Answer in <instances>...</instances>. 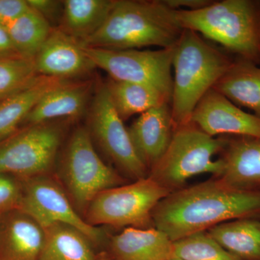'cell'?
I'll return each instance as SVG.
<instances>
[{
  "mask_svg": "<svg viewBox=\"0 0 260 260\" xmlns=\"http://www.w3.org/2000/svg\"><path fill=\"white\" fill-rule=\"evenodd\" d=\"M260 217V191L231 189L217 179L172 191L153 212L154 227L173 242L215 225Z\"/></svg>",
  "mask_w": 260,
  "mask_h": 260,
  "instance_id": "obj_1",
  "label": "cell"
},
{
  "mask_svg": "<svg viewBox=\"0 0 260 260\" xmlns=\"http://www.w3.org/2000/svg\"><path fill=\"white\" fill-rule=\"evenodd\" d=\"M184 30L177 10L162 0H115L102 26L80 44L114 50L167 49L177 44Z\"/></svg>",
  "mask_w": 260,
  "mask_h": 260,
  "instance_id": "obj_2",
  "label": "cell"
},
{
  "mask_svg": "<svg viewBox=\"0 0 260 260\" xmlns=\"http://www.w3.org/2000/svg\"><path fill=\"white\" fill-rule=\"evenodd\" d=\"M235 58L184 29L174 47L171 108L174 128L190 122L195 107L229 70Z\"/></svg>",
  "mask_w": 260,
  "mask_h": 260,
  "instance_id": "obj_3",
  "label": "cell"
},
{
  "mask_svg": "<svg viewBox=\"0 0 260 260\" xmlns=\"http://www.w3.org/2000/svg\"><path fill=\"white\" fill-rule=\"evenodd\" d=\"M184 29L220 44L229 54L260 65L259 0H223L198 10H177Z\"/></svg>",
  "mask_w": 260,
  "mask_h": 260,
  "instance_id": "obj_4",
  "label": "cell"
},
{
  "mask_svg": "<svg viewBox=\"0 0 260 260\" xmlns=\"http://www.w3.org/2000/svg\"><path fill=\"white\" fill-rule=\"evenodd\" d=\"M224 137L215 138L207 135L192 123L177 126L172 140L160 160L149 171L151 177L170 192L182 189L191 178L209 174L218 178L223 166L220 158Z\"/></svg>",
  "mask_w": 260,
  "mask_h": 260,
  "instance_id": "obj_5",
  "label": "cell"
},
{
  "mask_svg": "<svg viewBox=\"0 0 260 260\" xmlns=\"http://www.w3.org/2000/svg\"><path fill=\"white\" fill-rule=\"evenodd\" d=\"M59 174L70 201L84 215L98 194L125 184V179L99 157L89 130L82 126L70 137Z\"/></svg>",
  "mask_w": 260,
  "mask_h": 260,
  "instance_id": "obj_6",
  "label": "cell"
},
{
  "mask_svg": "<svg viewBox=\"0 0 260 260\" xmlns=\"http://www.w3.org/2000/svg\"><path fill=\"white\" fill-rule=\"evenodd\" d=\"M170 193L150 177L111 188L94 198L85 214V220L95 227L155 228L153 210Z\"/></svg>",
  "mask_w": 260,
  "mask_h": 260,
  "instance_id": "obj_7",
  "label": "cell"
},
{
  "mask_svg": "<svg viewBox=\"0 0 260 260\" xmlns=\"http://www.w3.org/2000/svg\"><path fill=\"white\" fill-rule=\"evenodd\" d=\"M66 121L25 126L0 142V174L23 180L49 174L62 142Z\"/></svg>",
  "mask_w": 260,
  "mask_h": 260,
  "instance_id": "obj_8",
  "label": "cell"
},
{
  "mask_svg": "<svg viewBox=\"0 0 260 260\" xmlns=\"http://www.w3.org/2000/svg\"><path fill=\"white\" fill-rule=\"evenodd\" d=\"M174 47L158 50L83 47L95 67L107 72L112 79L153 87L172 101Z\"/></svg>",
  "mask_w": 260,
  "mask_h": 260,
  "instance_id": "obj_9",
  "label": "cell"
},
{
  "mask_svg": "<svg viewBox=\"0 0 260 260\" xmlns=\"http://www.w3.org/2000/svg\"><path fill=\"white\" fill-rule=\"evenodd\" d=\"M90 136L121 173L133 181L148 177L149 170L138 156L124 121L113 105L106 83L99 85L90 108Z\"/></svg>",
  "mask_w": 260,
  "mask_h": 260,
  "instance_id": "obj_10",
  "label": "cell"
},
{
  "mask_svg": "<svg viewBox=\"0 0 260 260\" xmlns=\"http://www.w3.org/2000/svg\"><path fill=\"white\" fill-rule=\"evenodd\" d=\"M23 181V195L18 210L31 217L43 229L54 223L68 224L85 234L95 246L104 242V232L87 223L62 186L49 174Z\"/></svg>",
  "mask_w": 260,
  "mask_h": 260,
  "instance_id": "obj_11",
  "label": "cell"
},
{
  "mask_svg": "<svg viewBox=\"0 0 260 260\" xmlns=\"http://www.w3.org/2000/svg\"><path fill=\"white\" fill-rule=\"evenodd\" d=\"M190 122L213 138L228 135L260 139V117L244 112L214 89L198 103Z\"/></svg>",
  "mask_w": 260,
  "mask_h": 260,
  "instance_id": "obj_12",
  "label": "cell"
},
{
  "mask_svg": "<svg viewBox=\"0 0 260 260\" xmlns=\"http://www.w3.org/2000/svg\"><path fill=\"white\" fill-rule=\"evenodd\" d=\"M34 61L38 74L61 80L86 76L96 68L80 42L57 27L51 29Z\"/></svg>",
  "mask_w": 260,
  "mask_h": 260,
  "instance_id": "obj_13",
  "label": "cell"
},
{
  "mask_svg": "<svg viewBox=\"0 0 260 260\" xmlns=\"http://www.w3.org/2000/svg\"><path fill=\"white\" fill-rule=\"evenodd\" d=\"M221 174L217 179L238 191H260V139L249 137L225 138Z\"/></svg>",
  "mask_w": 260,
  "mask_h": 260,
  "instance_id": "obj_14",
  "label": "cell"
},
{
  "mask_svg": "<svg viewBox=\"0 0 260 260\" xmlns=\"http://www.w3.org/2000/svg\"><path fill=\"white\" fill-rule=\"evenodd\" d=\"M174 129L169 103L140 114L128 128L133 146L149 171L165 153Z\"/></svg>",
  "mask_w": 260,
  "mask_h": 260,
  "instance_id": "obj_15",
  "label": "cell"
},
{
  "mask_svg": "<svg viewBox=\"0 0 260 260\" xmlns=\"http://www.w3.org/2000/svg\"><path fill=\"white\" fill-rule=\"evenodd\" d=\"M93 85L90 80L63 82L43 95L23 124L35 125L81 116L88 107Z\"/></svg>",
  "mask_w": 260,
  "mask_h": 260,
  "instance_id": "obj_16",
  "label": "cell"
},
{
  "mask_svg": "<svg viewBox=\"0 0 260 260\" xmlns=\"http://www.w3.org/2000/svg\"><path fill=\"white\" fill-rule=\"evenodd\" d=\"M44 229L19 210L0 216V260H39Z\"/></svg>",
  "mask_w": 260,
  "mask_h": 260,
  "instance_id": "obj_17",
  "label": "cell"
},
{
  "mask_svg": "<svg viewBox=\"0 0 260 260\" xmlns=\"http://www.w3.org/2000/svg\"><path fill=\"white\" fill-rule=\"evenodd\" d=\"M108 251L115 260H171L174 242L155 228H126L109 238Z\"/></svg>",
  "mask_w": 260,
  "mask_h": 260,
  "instance_id": "obj_18",
  "label": "cell"
},
{
  "mask_svg": "<svg viewBox=\"0 0 260 260\" xmlns=\"http://www.w3.org/2000/svg\"><path fill=\"white\" fill-rule=\"evenodd\" d=\"M213 89L236 105L251 109L260 117V68L236 57Z\"/></svg>",
  "mask_w": 260,
  "mask_h": 260,
  "instance_id": "obj_19",
  "label": "cell"
},
{
  "mask_svg": "<svg viewBox=\"0 0 260 260\" xmlns=\"http://www.w3.org/2000/svg\"><path fill=\"white\" fill-rule=\"evenodd\" d=\"M115 0H64L57 28L78 42L93 36L102 26Z\"/></svg>",
  "mask_w": 260,
  "mask_h": 260,
  "instance_id": "obj_20",
  "label": "cell"
},
{
  "mask_svg": "<svg viewBox=\"0 0 260 260\" xmlns=\"http://www.w3.org/2000/svg\"><path fill=\"white\" fill-rule=\"evenodd\" d=\"M44 230L39 260H97L93 243L75 227L57 223Z\"/></svg>",
  "mask_w": 260,
  "mask_h": 260,
  "instance_id": "obj_21",
  "label": "cell"
},
{
  "mask_svg": "<svg viewBox=\"0 0 260 260\" xmlns=\"http://www.w3.org/2000/svg\"><path fill=\"white\" fill-rule=\"evenodd\" d=\"M220 246L241 260H260V220L242 218L207 231Z\"/></svg>",
  "mask_w": 260,
  "mask_h": 260,
  "instance_id": "obj_22",
  "label": "cell"
},
{
  "mask_svg": "<svg viewBox=\"0 0 260 260\" xmlns=\"http://www.w3.org/2000/svg\"><path fill=\"white\" fill-rule=\"evenodd\" d=\"M68 80L41 76L32 85L0 102V142L9 138L44 94Z\"/></svg>",
  "mask_w": 260,
  "mask_h": 260,
  "instance_id": "obj_23",
  "label": "cell"
},
{
  "mask_svg": "<svg viewBox=\"0 0 260 260\" xmlns=\"http://www.w3.org/2000/svg\"><path fill=\"white\" fill-rule=\"evenodd\" d=\"M106 85L113 105L123 121L166 103L171 104V99L149 85L112 78L107 80Z\"/></svg>",
  "mask_w": 260,
  "mask_h": 260,
  "instance_id": "obj_24",
  "label": "cell"
},
{
  "mask_svg": "<svg viewBox=\"0 0 260 260\" xmlns=\"http://www.w3.org/2000/svg\"><path fill=\"white\" fill-rule=\"evenodd\" d=\"M52 28L42 15L29 8L5 29L18 55L34 60Z\"/></svg>",
  "mask_w": 260,
  "mask_h": 260,
  "instance_id": "obj_25",
  "label": "cell"
},
{
  "mask_svg": "<svg viewBox=\"0 0 260 260\" xmlns=\"http://www.w3.org/2000/svg\"><path fill=\"white\" fill-rule=\"evenodd\" d=\"M40 77L32 59L0 56V102L28 88Z\"/></svg>",
  "mask_w": 260,
  "mask_h": 260,
  "instance_id": "obj_26",
  "label": "cell"
},
{
  "mask_svg": "<svg viewBox=\"0 0 260 260\" xmlns=\"http://www.w3.org/2000/svg\"><path fill=\"white\" fill-rule=\"evenodd\" d=\"M174 258L179 260H241L220 245L207 232L174 242Z\"/></svg>",
  "mask_w": 260,
  "mask_h": 260,
  "instance_id": "obj_27",
  "label": "cell"
},
{
  "mask_svg": "<svg viewBox=\"0 0 260 260\" xmlns=\"http://www.w3.org/2000/svg\"><path fill=\"white\" fill-rule=\"evenodd\" d=\"M23 195V185L13 176L0 174V216L18 210Z\"/></svg>",
  "mask_w": 260,
  "mask_h": 260,
  "instance_id": "obj_28",
  "label": "cell"
},
{
  "mask_svg": "<svg viewBox=\"0 0 260 260\" xmlns=\"http://www.w3.org/2000/svg\"><path fill=\"white\" fill-rule=\"evenodd\" d=\"M30 8L42 15L50 23H61L63 1L56 0H27Z\"/></svg>",
  "mask_w": 260,
  "mask_h": 260,
  "instance_id": "obj_29",
  "label": "cell"
},
{
  "mask_svg": "<svg viewBox=\"0 0 260 260\" xmlns=\"http://www.w3.org/2000/svg\"><path fill=\"white\" fill-rule=\"evenodd\" d=\"M29 8L27 0H0V26L6 28Z\"/></svg>",
  "mask_w": 260,
  "mask_h": 260,
  "instance_id": "obj_30",
  "label": "cell"
},
{
  "mask_svg": "<svg viewBox=\"0 0 260 260\" xmlns=\"http://www.w3.org/2000/svg\"><path fill=\"white\" fill-rule=\"evenodd\" d=\"M169 8L174 10H198L211 5L213 0H162Z\"/></svg>",
  "mask_w": 260,
  "mask_h": 260,
  "instance_id": "obj_31",
  "label": "cell"
},
{
  "mask_svg": "<svg viewBox=\"0 0 260 260\" xmlns=\"http://www.w3.org/2000/svg\"><path fill=\"white\" fill-rule=\"evenodd\" d=\"M18 56L6 29L0 26V56Z\"/></svg>",
  "mask_w": 260,
  "mask_h": 260,
  "instance_id": "obj_32",
  "label": "cell"
},
{
  "mask_svg": "<svg viewBox=\"0 0 260 260\" xmlns=\"http://www.w3.org/2000/svg\"><path fill=\"white\" fill-rule=\"evenodd\" d=\"M97 260H115L108 251H102L97 254Z\"/></svg>",
  "mask_w": 260,
  "mask_h": 260,
  "instance_id": "obj_33",
  "label": "cell"
},
{
  "mask_svg": "<svg viewBox=\"0 0 260 260\" xmlns=\"http://www.w3.org/2000/svg\"><path fill=\"white\" fill-rule=\"evenodd\" d=\"M171 260H179V259H174H174H171Z\"/></svg>",
  "mask_w": 260,
  "mask_h": 260,
  "instance_id": "obj_34",
  "label": "cell"
}]
</instances>
